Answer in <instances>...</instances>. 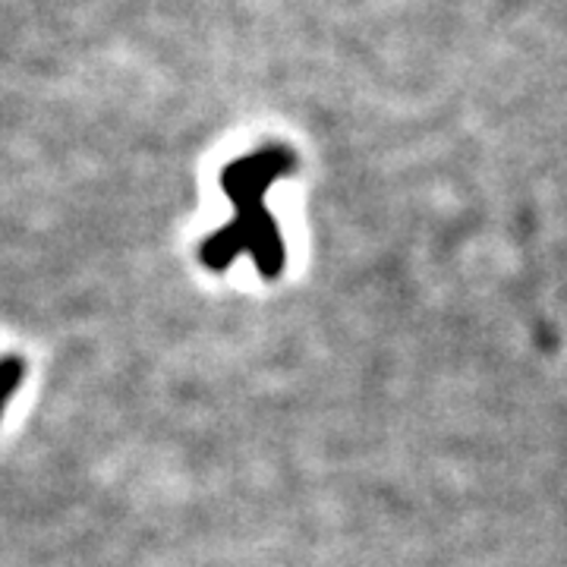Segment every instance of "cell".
Returning <instances> with one entry per match:
<instances>
[{
    "label": "cell",
    "instance_id": "obj_1",
    "mask_svg": "<svg viewBox=\"0 0 567 567\" xmlns=\"http://www.w3.org/2000/svg\"><path fill=\"white\" fill-rule=\"evenodd\" d=\"M287 164H290V158L284 148H268L262 155L230 164L224 171V189L234 199L237 218L224 224V230L212 234L199 249V259L208 271H227L240 256H252L256 271L265 281L281 278L287 252H284L278 224L268 215L262 199L265 189L271 186L278 174H284Z\"/></svg>",
    "mask_w": 567,
    "mask_h": 567
},
{
    "label": "cell",
    "instance_id": "obj_2",
    "mask_svg": "<svg viewBox=\"0 0 567 567\" xmlns=\"http://www.w3.org/2000/svg\"><path fill=\"white\" fill-rule=\"evenodd\" d=\"M22 379H25V360L22 357H3L0 360V416L7 401L20 391Z\"/></svg>",
    "mask_w": 567,
    "mask_h": 567
}]
</instances>
